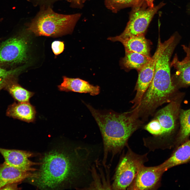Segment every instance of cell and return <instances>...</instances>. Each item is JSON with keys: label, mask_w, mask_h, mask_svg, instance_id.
<instances>
[{"label": "cell", "mask_w": 190, "mask_h": 190, "mask_svg": "<svg viewBox=\"0 0 190 190\" xmlns=\"http://www.w3.org/2000/svg\"><path fill=\"white\" fill-rule=\"evenodd\" d=\"M93 150L78 145L70 151H51L43 158L35 176L30 178L40 188H54L63 184L80 188L91 173Z\"/></svg>", "instance_id": "1"}, {"label": "cell", "mask_w": 190, "mask_h": 190, "mask_svg": "<svg viewBox=\"0 0 190 190\" xmlns=\"http://www.w3.org/2000/svg\"><path fill=\"white\" fill-rule=\"evenodd\" d=\"M95 119L103 139V163L106 165L109 154L113 157L128 145L131 135L143 122L139 116V106L129 111L119 113L111 110L100 111L85 104Z\"/></svg>", "instance_id": "2"}, {"label": "cell", "mask_w": 190, "mask_h": 190, "mask_svg": "<svg viewBox=\"0 0 190 190\" xmlns=\"http://www.w3.org/2000/svg\"><path fill=\"white\" fill-rule=\"evenodd\" d=\"M184 96V93L179 92L169 103L158 111L144 126V129L152 136L143 139L144 145L150 150L170 148L174 146Z\"/></svg>", "instance_id": "3"}, {"label": "cell", "mask_w": 190, "mask_h": 190, "mask_svg": "<svg viewBox=\"0 0 190 190\" xmlns=\"http://www.w3.org/2000/svg\"><path fill=\"white\" fill-rule=\"evenodd\" d=\"M80 13L63 15L48 8L41 11L30 23L28 30L40 36H54L70 33L81 17Z\"/></svg>", "instance_id": "4"}, {"label": "cell", "mask_w": 190, "mask_h": 190, "mask_svg": "<svg viewBox=\"0 0 190 190\" xmlns=\"http://www.w3.org/2000/svg\"><path fill=\"white\" fill-rule=\"evenodd\" d=\"M128 150L121 158L113 177L111 189H127L140 168L148 160V153L137 154L127 146Z\"/></svg>", "instance_id": "5"}, {"label": "cell", "mask_w": 190, "mask_h": 190, "mask_svg": "<svg viewBox=\"0 0 190 190\" xmlns=\"http://www.w3.org/2000/svg\"><path fill=\"white\" fill-rule=\"evenodd\" d=\"M165 5L163 2L153 7H148L145 1L132 7L129 21L123 31L117 36L122 39L144 35L154 15Z\"/></svg>", "instance_id": "6"}, {"label": "cell", "mask_w": 190, "mask_h": 190, "mask_svg": "<svg viewBox=\"0 0 190 190\" xmlns=\"http://www.w3.org/2000/svg\"><path fill=\"white\" fill-rule=\"evenodd\" d=\"M27 40L20 35L10 38L0 44V66H10L27 59Z\"/></svg>", "instance_id": "7"}, {"label": "cell", "mask_w": 190, "mask_h": 190, "mask_svg": "<svg viewBox=\"0 0 190 190\" xmlns=\"http://www.w3.org/2000/svg\"><path fill=\"white\" fill-rule=\"evenodd\" d=\"M172 39L173 36H171L168 40L163 43L159 40L156 50L151 57L150 60L138 71V79L135 88L136 94L134 99L131 101V102L133 104L132 108H134L140 104L143 95L153 78L157 61Z\"/></svg>", "instance_id": "8"}, {"label": "cell", "mask_w": 190, "mask_h": 190, "mask_svg": "<svg viewBox=\"0 0 190 190\" xmlns=\"http://www.w3.org/2000/svg\"><path fill=\"white\" fill-rule=\"evenodd\" d=\"M164 172L159 165L142 166L127 190H156L160 186L162 177Z\"/></svg>", "instance_id": "9"}, {"label": "cell", "mask_w": 190, "mask_h": 190, "mask_svg": "<svg viewBox=\"0 0 190 190\" xmlns=\"http://www.w3.org/2000/svg\"><path fill=\"white\" fill-rule=\"evenodd\" d=\"M0 153L3 157L6 163L23 170H36L37 169L32 167L41 164V162H34L30 160L29 158L33 156V154L26 151L0 148Z\"/></svg>", "instance_id": "10"}, {"label": "cell", "mask_w": 190, "mask_h": 190, "mask_svg": "<svg viewBox=\"0 0 190 190\" xmlns=\"http://www.w3.org/2000/svg\"><path fill=\"white\" fill-rule=\"evenodd\" d=\"M62 82L58 86L60 91L89 93L93 96L97 95L100 92L99 86H94L79 78H72L64 76Z\"/></svg>", "instance_id": "11"}, {"label": "cell", "mask_w": 190, "mask_h": 190, "mask_svg": "<svg viewBox=\"0 0 190 190\" xmlns=\"http://www.w3.org/2000/svg\"><path fill=\"white\" fill-rule=\"evenodd\" d=\"M108 39L113 42H120L124 47L125 52H135L150 56V43L144 35L126 39L121 38L116 36L110 37Z\"/></svg>", "instance_id": "12"}, {"label": "cell", "mask_w": 190, "mask_h": 190, "mask_svg": "<svg viewBox=\"0 0 190 190\" xmlns=\"http://www.w3.org/2000/svg\"><path fill=\"white\" fill-rule=\"evenodd\" d=\"M35 175L36 173L19 169L4 162L0 165V189L7 184L18 183Z\"/></svg>", "instance_id": "13"}, {"label": "cell", "mask_w": 190, "mask_h": 190, "mask_svg": "<svg viewBox=\"0 0 190 190\" xmlns=\"http://www.w3.org/2000/svg\"><path fill=\"white\" fill-rule=\"evenodd\" d=\"M36 112L29 102H15L9 105L6 111L7 116L27 123L35 120Z\"/></svg>", "instance_id": "14"}, {"label": "cell", "mask_w": 190, "mask_h": 190, "mask_svg": "<svg viewBox=\"0 0 190 190\" xmlns=\"http://www.w3.org/2000/svg\"><path fill=\"white\" fill-rule=\"evenodd\" d=\"M177 147L168 159L159 165L164 172L173 167L190 161V140Z\"/></svg>", "instance_id": "15"}, {"label": "cell", "mask_w": 190, "mask_h": 190, "mask_svg": "<svg viewBox=\"0 0 190 190\" xmlns=\"http://www.w3.org/2000/svg\"><path fill=\"white\" fill-rule=\"evenodd\" d=\"M179 61L176 54L170 64L176 70L171 78L173 84L178 89L190 87V62L181 64Z\"/></svg>", "instance_id": "16"}, {"label": "cell", "mask_w": 190, "mask_h": 190, "mask_svg": "<svg viewBox=\"0 0 190 190\" xmlns=\"http://www.w3.org/2000/svg\"><path fill=\"white\" fill-rule=\"evenodd\" d=\"M180 128L176 135L174 146L177 147L189 140L190 135V108L180 109L179 116Z\"/></svg>", "instance_id": "17"}, {"label": "cell", "mask_w": 190, "mask_h": 190, "mask_svg": "<svg viewBox=\"0 0 190 190\" xmlns=\"http://www.w3.org/2000/svg\"><path fill=\"white\" fill-rule=\"evenodd\" d=\"M151 58L138 53L125 52L121 64L127 69H135L139 71L150 61Z\"/></svg>", "instance_id": "18"}, {"label": "cell", "mask_w": 190, "mask_h": 190, "mask_svg": "<svg viewBox=\"0 0 190 190\" xmlns=\"http://www.w3.org/2000/svg\"><path fill=\"white\" fill-rule=\"evenodd\" d=\"M18 102H29L35 93L23 87L16 81L13 82L4 88Z\"/></svg>", "instance_id": "19"}, {"label": "cell", "mask_w": 190, "mask_h": 190, "mask_svg": "<svg viewBox=\"0 0 190 190\" xmlns=\"http://www.w3.org/2000/svg\"><path fill=\"white\" fill-rule=\"evenodd\" d=\"M106 7L112 12L117 13L122 9L132 7L143 3L144 0H104Z\"/></svg>", "instance_id": "20"}, {"label": "cell", "mask_w": 190, "mask_h": 190, "mask_svg": "<svg viewBox=\"0 0 190 190\" xmlns=\"http://www.w3.org/2000/svg\"><path fill=\"white\" fill-rule=\"evenodd\" d=\"M19 70L18 69L7 70L0 66V91L16 81L15 76Z\"/></svg>", "instance_id": "21"}, {"label": "cell", "mask_w": 190, "mask_h": 190, "mask_svg": "<svg viewBox=\"0 0 190 190\" xmlns=\"http://www.w3.org/2000/svg\"><path fill=\"white\" fill-rule=\"evenodd\" d=\"M64 45L63 42L59 41H53L51 44V48L54 54L57 55L61 53L64 51Z\"/></svg>", "instance_id": "22"}, {"label": "cell", "mask_w": 190, "mask_h": 190, "mask_svg": "<svg viewBox=\"0 0 190 190\" xmlns=\"http://www.w3.org/2000/svg\"><path fill=\"white\" fill-rule=\"evenodd\" d=\"M182 48L186 53V56L181 61H179V63L181 64L190 62V47L184 45H182Z\"/></svg>", "instance_id": "23"}, {"label": "cell", "mask_w": 190, "mask_h": 190, "mask_svg": "<svg viewBox=\"0 0 190 190\" xmlns=\"http://www.w3.org/2000/svg\"><path fill=\"white\" fill-rule=\"evenodd\" d=\"M74 7L81 8L83 6V0H70Z\"/></svg>", "instance_id": "24"}, {"label": "cell", "mask_w": 190, "mask_h": 190, "mask_svg": "<svg viewBox=\"0 0 190 190\" xmlns=\"http://www.w3.org/2000/svg\"><path fill=\"white\" fill-rule=\"evenodd\" d=\"M18 183H13L7 184L4 186L1 189L16 190L19 189L17 187Z\"/></svg>", "instance_id": "25"}, {"label": "cell", "mask_w": 190, "mask_h": 190, "mask_svg": "<svg viewBox=\"0 0 190 190\" xmlns=\"http://www.w3.org/2000/svg\"><path fill=\"white\" fill-rule=\"evenodd\" d=\"M147 4L148 6L150 7L154 6L153 2L154 0H144Z\"/></svg>", "instance_id": "26"}, {"label": "cell", "mask_w": 190, "mask_h": 190, "mask_svg": "<svg viewBox=\"0 0 190 190\" xmlns=\"http://www.w3.org/2000/svg\"><path fill=\"white\" fill-rule=\"evenodd\" d=\"M87 0H83V3H84Z\"/></svg>", "instance_id": "27"}]
</instances>
